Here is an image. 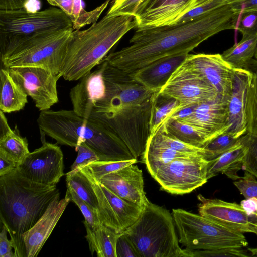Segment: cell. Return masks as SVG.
I'll use <instances>...</instances> for the list:
<instances>
[{"label":"cell","mask_w":257,"mask_h":257,"mask_svg":"<svg viewBox=\"0 0 257 257\" xmlns=\"http://www.w3.org/2000/svg\"><path fill=\"white\" fill-rule=\"evenodd\" d=\"M116 252L117 257H140L134 244L124 232L117 239Z\"/></svg>","instance_id":"bcb514c9"},{"label":"cell","mask_w":257,"mask_h":257,"mask_svg":"<svg viewBox=\"0 0 257 257\" xmlns=\"http://www.w3.org/2000/svg\"><path fill=\"white\" fill-rule=\"evenodd\" d=\"M254 58H255V59L257 60V49H256V52H255Z\"/></svg>","instance_id":"680465c9"},{"label":"cell","mask_w":257,"mask_h":257,"mask_svg":"<svg viewBox=\"0 0 257 257\" xmlns=\"http://www.w3.org/2000/svg\"><path fill=\"white\" fill-rule=\"evenodd\" d=\"M253 74H257V60L252 59L245 69Z\"/></svg>","instance_id":"11a10c76"},{"label":"cell","mask_w":257,"mask_h":257,"mask_svg":"<svg viewBox=\"0 0 257 257\" xmlns=\"http://www.w3.org/2000/svg\"><path fill=\"white\" fill-rule=\"evenodd\" d=\"M96 195L101 224L117 233L123 232L140 217L143 207L118 196L97 180L86 166L81 170Z\"/></svg>","instance_id":"8fae6325"},{"label":"cell","mask_w":257,"mask_h":257,"mask_svg":"<svg viewBox=\"0 0 257 257\" xmlns=\"http://www.w3.org/2000/svg\"><path fill=\"white\" fill-rule=\"evenodd\" d=\"M60 196V194L52 201L35 225L23 234L26 257L38 255L71 201L66 194L61 199Z\"/></svg>","instance_id":"d6986e66"},{"label":"cell","mask_w":257,"mask_h":257,"mask_svg":"<svg viewBox=\"0 0 257 257\" xmlns=\"http://www.w3.org/2000/svg\"><path fill=\"white\" fill-rule=\"evenodd\" d=\"M66 175L67 188L73 190L80 198L98 213L99 205L96 195L89 181L83 172L80 170L77 172Z\"/></svg>","instance_id":"4dcf8cb0"},{"label":"cell","mask_w":257,"mask_h":257,"mask_svg":"<svg viewBox=\"0 0 257 257\" xmlns=\"http://www.w3.org/2000/svg\"><path fill=\"white\" fill-rule=\"evenodd\" d=\"M257 49V36H242L240 41L224 51L223 58L235 69H245L254 58Z\"/></svg>","instance_id":"f546056e"},{"label":"cell","mask_w":257,"mask_h":257,"mask_svg":"<svg viewBox=\"0 0 257 257\" xmlns=\"http://www.w3.org/2000/svg\"><path fill=\"white\" fill-rule=\"evenodd\" d=\"M209 162L200 155L175 159L162 166L153 177L166 192L189 193L207 182Z\"/></svg>","instance_id":"30bf717a"},{"label":"cell","mask_w":257,"mask_h":257,"mask_svg":"<svg viewBox=\"0 0 257 257\" xmlns=\"http://www.w3.org/2000/svg\"><path fill=\"white\" fill-rule=\"evenodd\" d=\"M70 91L73 110L79 116L89 119L97 101L103 98L106 86L101 65L80 79Z\"/></svg>","instance_id":"44dd1931"},{"label":"cell","mask_w":257,"mask_h":257,"mask_svg":"<svg viewBox=\"0 0 257 257\" xmlns=\"http://www.w3.org/2000/svg\"><path fill=\"white\" fill-rule=\"evenodd\" d=\"M159 94L177 100L180 110L215 99L218 96L209 82L184 62L173 72Z\"/></svg>","instance_id":"7c38bea8"},{"label":"cell","mask_w":257,"mask_h":257,"mask_svg":"<svg viewBox=\"0 0 257 257\" xmlns=\"http://www.w3.org/2000/svg\"><path fill=\"white\" fill-rule=\"evenodd\" d=\"M115 194L142 207L148 202L142 171L135 164L107 174L99 180Z\"/></svg>","instance_id":"ffe728a7"},{"label":"cell","mask_w":257,"mask_h":257,"mask_svg":"<svg viewBox=\"0 0 257 257\" xmlns=\"http://www.w3.org/2000/svg\"><path fill=\"white\" fill-rule=\"evenodd\" d=\"M63 154L57 145L44 142L17 163L16 170L26 179L43 185H56L64 175Z\"/></svg>","instance_id":"4fadbf2b"},{"label":"cell","mask_w":257,"mask_h":257,"mask_svg":"<svg viewBox=\"0 0 257 257\" xmlns=\"http://www.w3.org/2000/svg\"><path fill=\"white\" fill-rule=\"evenodd\" d=\"M228 104V101L218 96L196 104L190 115L178 120L201 130L212 141L229 129Z\"/></svg>","instance_id":"ac0fdd59"},{"label":"cell","mask_w":257,"mask_h":257,"mask_svg":"<svg viewBox=\"0 0 257 257\" xmlns=\"http://www.w3.org/2000/svg\"><path fill=\"white\" fill-rule=\"evenodd\" d=\"M60 194L56 185L30 181L16 169L0 176V219L8 231L15 257H26L23 234L35 225Z\"/></svg>","instance_id":"3957f363"},{"label":"cell","mask_w":257,"mask_h":257,"mask_svg":"<svg viewBox=\"0 0 257 257\" xmlns=\"http://www.w3.org/2000/svg\"><path fill=\"white\" fill-rule=\"evenodd\" d=\"M240 205L248 214L257 213V198L252 197L243 200Z\"/></svg>","instance_id":"f5cc1de1"},{"label":"cell","mask_w":257,"mask_h":257,"mask_svg":"<svg viewBox=\"0 0 257 257\" xmlns=\"http://www.w3.org/2000/svg\"><path fill=\"white\" fill-rule=\"evenodd\" d=\"M235 13L227 4L192 20L151 28H137L130 45L103 60L132 74L161 58L187 53L219 32L234 29Z\"/></svg>","instance_id":"6da1fadb"},{"label":"cell","mask_w":257,"mask_h":257,"mask_svg":"<svg viewBox=\"0 0 257 257\" xmlns=\"http://www.w3.org/2000/svg\"><path fill=\"white\" fill-rule=\"evenodd\" d=\"M187 257L193 256H251L249 250L244 247L225 248L211 250H188L186 249Z\"/></svg>","instance_id":"b9f144b4"},{"label":"cell","mask_w":257,"mask_h":257,"mask_svg":"<svg viewBox=\"0 0 257 257\" xmlns=\"http://www.w3.org/2000/svg\"><path fill=\"white\" fill-rule=\"evenodd\" d=\"M106 86L104 97L96 102L88 119L112 130L133 156L143 155L159 91L150 90L106 61L100 63Z\"/></svg>","instance_id":"7a4b0ae2"},{"label":"cell","mask_w":257,"mask_h":257,"mask_svg":"<svg viewBox=\"0 0 257 257\" xmlns=\"http://www.w3.org/2000/svg\"><path fill=\"white\" fill-rule=\"evenodd\" d=\"M255 177L245 172L244 176L233 182L234 185L246 199L257 198V181Z\"/></svg>","instance_id":"ee69618b"},{"label":"cell","mask_w":257,"mask_h":257,"mask_svg":"<svg viewBox=\"0 0 257 257\" xmlns=\"http://www.w3.org/2000/svg\"><path fill=\"white\" fill-rule=\"evenodd\" d=\"M147 1L115 0L106 16L129 15L135 17L141 6Z\"/></svg>","instance_id":"f35d334b"},{"label":"cell","mask_w":257,"mask_h":257,"mask_svg":"<svg viewBox=\"0 0 257 257\" xmlns=\"http://www.w3.org/2000/svg\"><path fill=\"white\" fill-rule=\"evenodd\" d=\"M199 214L213 221L242 233L257 235V213L248 214L235 202L219 199H208L200 194L197 196Z\"/></svg>","instance_id":"2e32d148"},{"label":"cell","mask_w":257,"mask_h":257,"mask_svg":"<svg viewBox=\"0 0 257 257\" xmlns=\"http://www.w3.org/2000/svg\"><path fill=\"white\" fill-rule=\"evenodd\" d=\"M0 154L18 163L30 153L28 141L19 134L17 128L14 130L11 128L2 111H0Z\"/></svg>","instance_id":"484cf974"},{"label":"cell","mask_w":257,"mask_h":257,"mask_svg":"<svg viewBox=\"0 0 257 257\" xmlns=\"http://www.w3.org/2000/svg\"><path fill=\"white\" fill-rule=\"evenodd\" d=\"M248 137V134L246 133L230 149L209 161L207 173L208 180L220 173L225 174L233 181L241 178L238 172L242 168L243 158L247 151Z\"/></svg>","instance_id":"cb8c5ba5"},{"label":"cell","mask_w":257,"mask_h":257,"mask_svg":"<svg viewBox=\"0 0 257 257\" xmlns=\"http://www.w3.org/2000/svg\"><path fill=\"white\" fill-rule=\"evenodd\" d=\"M143 155V162L152 177L162 166L175 159L197 156L177 152L151 140H148Z\"/></svg>","instance_id":"f1b7e54d"},{"label":"cell","mask_w":257,"mask_h":257,"mask_svg":"<svg viewBox=\"0 0 257 257\" xmlns=\"http://www.w3.org/2000/svg\"><path fill=\"white\" fill-rule=\"evenodd\" d=\"M229 4L234 13L249 10H257V0H240Z\"/></svg>","instance_id":"c3c4849f"},{"label":"cell","mask_w":257,"mask_h":257,"mask_svg":"<svg viewBox=\"0 0 257 257\" xmlns=\"http://www.w3.org/2000/svg\"><path fill=\"white\" fill-rule=\"evenodd\" d=\"M77 156L71 166V170L66 174H71L79 171L89 164L100 160L95 152L84 142H81L75 147Z\"/></svg>","instance_id":"74e56055"},{"label":"cell","mask_w":257,"mask_h":257,"mask_svg":"<svg viewBox=\"0 0 257 257\" xmlns=\"http://www.w3.org/2000/svg\"><path fill=\"white\" fill-rule=\"evenodd\" d=\"M17 163L0 154V176L8 174L15 170Z\"/></svg>","instance_id":"f907efd6"},{"label":"cell","mask_w":257,"mask_h":257,"mask_svg":"<svg viewBox=\"0 0 257 257\" xmlns=\"http://www.w3.org/2000/svg\"><path fill=\"white\" fill-rule=\"evenodd\" d=\"M251 75L252 73L246 69H235L228 104L229 129L227 132L247 133L245 104Z\"/></svg>","instance_id":"603a6c76"},{"label":"cell","mask_w":257,"mask_h":257,"mask_svg":"<svg viewBox=\"0 0 257 257\" xmlns=\"http://www.w3.org/2000/svg\"><path fill=\"white\" fill-rule=\"evenodd\" d=\"M52 6L61 9L69 17H71L74 0H47Z\"/></svg>","instance_id":"816d5d0a"},{"label":"cell","mask_w":257,"mask_h":257,"mask_svg":"<svg viewBox=\"0 0 257 257\" xmlns=\"http://www.w3.org/2000/svg\"><path fill=\"white\" fill-rule=\"evenodd\" d=\"M188 54L181 53L161 58L130 74L148 89L160 91Z\"/></svg>","instance_id":"7402d4cb"},{"label":"cell","mask_w":257,"mask_h":257,"mask_svg":"<svg viewBox=\"0 0 257 257\" xmlns=\"http://www.w3.org/2000/svg\"><path fill=\"white\" fill-rule=\"evenodd\" d=\"M73 28L69 17L60 8L30 12L25 8L0 10V39Z\"/></svg>","instance_id":"9c48e42d"},{"label":"cell","mask_w":257,"mask_h":257,"mask_svg":"<svg viewBox=\"0 0 257 257\" xmlns=\"http://www.w3.org/2000/svg\"><path fill=\"white\" fill-rule=\"evenodd\" d=\"M175 229L172 214L148 201L137 220L123 232L140 257H186Z\"/></svg>","instance_id":"52a82bcc"},{"label":"cell","mask_w":257,"mask_h":257,"mask_svg":"<svg viewBox=\"0 0 257 257\" xmlns=\"http://www.w3.org/2000/svg\"><path fill=\"white\" fill-rule=\"evenodd\" d=\"M8 231L3 225L0 233V257H15L12 243L7 237Z\"/></svg>","instance_id":"7dc6e473"},{"label":"cell","mask_w":257,"mask_h":257,"mask_svg":"<svg viewBox=\"0 0 257 257\" xmlns=\"http://www.w3.org/2000/svg\"><path fill=\"white\" fill-rule=\"evenodd\" d=\"M245 116L247 133L257 135V74H255L252 73L247 91Z\"/></svg>","instance_id":"836d02e7"},{"label":"cell","mask_w":257,"mask_h":257,"mask_svg":"<svg viewBox=\"0 0 257 257\" xmlns=\"http://www.w3.org/2000/svg\"><path fill=\"white\" fill-rule=\"evenodd\" d=\"M252 255L257 256V248H248Z\"/></svg>","instance_id":"6f0895ef"},{"label":"cell","mask_w":257,"mask_h":257,"mask_svg":"<svg viewBox=\"0 0 257 257\" xmlns=\"http://www.w3.org/2000/svg\"><path fill=\"white\" fill-rule=\"evenodd\" d=\"M66 194L69 197L70 201L79 207L85 218V221L89 223L92 228L94 229L101 224L98 213L80 198L73 190L67 188Z\"/></svg>","instance_id":"ab89813d"},{"label":"cell","mask_w":257,"mask_h":257,"mask_svg":"<svg viewBox=\"0 0 257 257\" xmlns=\"http://www.w3.org/2000/svg\"><path fill=\"white\" fill-rule=\"evenodd\" d=\"M110 1L106 0L101 5L90 11H86L83 9L78 19L73 23V29L78 30L84 26L96 22Z\"/></svg>","instance_id":"7bdbcfd3"},{"label":"cell","mask_w":257,"mask_h":257,"mask_svg":"<svg viewBox=\"0 0 257 257\" xmlns=\"http://www.w3.org/2000/svg\"><path fill=\"white\" fill-rule=\"evenodd\" d=\"M201 5L200 0H148L135 17L137 28L171 25Z\"/></svg>","instance_id":"e0dca14e"},{"label":"cell","mask_w":257,"mask_h":257,"mask_svg":"<svg viewBox=\"0 0 257 257\" xmlns=\"http://www.w3.org/2000/svg\"><path fill=\"white\" fill-rule=\"evenodd\" d=\"M73 28L0 39L1 62L6 68L36 67L61 72Z\"/></svg>","instance_id":"8992f818"},{"label":"cell","mask_w":257,"mask_h":257,"mask_svg":"<svg viewBox=\"0 0 257 257\" xmlns=\"http://www.w3.org/2000/svg\"><path fill=\"white\" fill-rule=\"evenodd\" d=\"M234 29L242 36H257V10H249L235 13Z\"/></svg>","instance_id":"d590c367"},{"label":"cell","mask_w":257,"mask_h":257,"mask_svg":"<svg viewBox=\"0 0 257 257\" xmlns=\"http://www.w3.org/2000/svg\"><path fill=\"white\" fill-rule=\"evenodd\" d=\"M137 27L129 15L105 16L88 29L73 30L61 71L67 81H76L100 64L110 49L129 31Z\"/></svg>","instance_id":"5b68a950"},{"label":"cell","mask_w":257,"mask_h":257,"mask_svg":"<svg viewBox=\"0 0 257 257\" xmlns=\"http://www.w3.org/2000/svg\"><path fill=\"white\" fill-rule=\"evenodd\" d=\"M172 215L179 242L188 250H211L245 247L243 233L209 219L182 209H173Z\"/></svg>","instance_id":"ba28073f"},{"label":"cell","mask_w":257,"mask_h":257,"mask_svg":"<svg viewBox=\"0 0 257 257\" xmlns=\"http://www.w3.org/2000/svg\"><path fill=\"white\" fill-rule=\"evenodd\" d=\"M37 122L41 132L60 144L75 147L84 142L95 152L100 160L135 159L112 130L100 122L82 117L73 110L42 111Z\"/></svg>","instance_id":"277c9868"},{"label":"cell","mask_w":257,"mask_h":257,"mask_svg":"<svg viewBox=\"0 0 257 257\" xmlns=\"http://www.w3.org/2000/svg\"><path fill=\"white\" fill-rule=\"evenodd\" d=\"M31 0H0V10H14L25 8Z\"/></svg>","instance_id":"681fc988"},{"label":"cell","mask_w":257,"mask_h":257,"mask_svg":"<svg viewBox=\"0 0 257 257\" xmlns=\"http://www.w3.org/2000/svg\"><path fill=\"white\" fill-rule=\"evenodd\" d=\"M159 130L198 147L204 148L211 141L209 136L201 130L178 119L168 121Z\"/></svg>","instance_id":"83f0119b"},{"label":"cell","mask_w":257,"mask_h":257,"mask_svg":"<svg viewBox=\"0 0 257 257\" xmlns=\"http://www.w3.org/2000/svg\"><path fill=\"white\" fill-rule=\"evenodd\" d=\"M137 159L123 161H101L92 162L88 167L94 177L98 180L104 175L117 171L137 162Z\"/></svg>","instance_id":"8d00e7d4"},{"label":"cell","mask_w":257,"mask_h":257,"mask_svg":"<svg viewBox=\"0 0 257 257\" xmlns=\"http://www.w3.org/2000/svg\"><path fill=\"white\" fill-rule=\"evenodd\" d=\"M148 140L167 147L177 152L194 155L203 156L207 160L209 157L208 151L204 148L198 147L181 141L161 130H159Z\"/></svg>","instance_id":"d6a6232c"},{"label":"cell","mask_w":257,"mask_h":257,"mask_svg":"<svg viewBox=\"0 0 257 257\" xmlns=\"http://www.w3.org/2000/svg\"><path fill=\"white\" fill-rule=\"evenodd\" d=\"M246 133L226 132L217 136L204 147L209 154L208 160L214 159L230 149Z\"/></svg>","instance_id":"e575fe53"},{"label":"cell","mask_w":257,"mask_h":257,"mask_svg":"<svg viewBox=\"0 0 257 257\" xmlns=\"http://www.w3.org/2000/svg\"><path fill=\"white\" fill-rule=\"evenodd\" d=\"M8 68L11 76L33 99L39 110H49L58 102L57 83L62 77L61 73L36 67Z\"/></svg>","instance_id":"5bb4252c"},{"label":"cell","mask_w":257,"mask_h":257,"mask_svg":"<svg viewBox=\"0 0 257 257\" xmlns=\"http://www.w3.org/2000/svg\"><path fill=\"white\" fill-rule=\"evenodd\" d=\"M0 110L11 113L23 109L28 103V95L11 76L8 68L0 71Z\"/></svg>","instance_id":"4316f807"},{"label":"cell","mask_w":257,"mask_h":257,"mask_svg":"<svg viewBox=\"0 0 257 257\" xmlns=\"http://www.w3.org/2000/svg\"><path fill=\"white\" fill-rule=\"evenodd\" d=\"M209 1L210 0H201V1L202 4L206 3V2H207ZM223 1H225V2H226L228 4H230V3H233V2L239 1L240 0H223Z\"/></svg>","instance_id":"9f6ffc18"},{"label":"cell","mask_w":257,"mask_h":257,"mask_svg":"<svg viewBox=\"0 0 257 257\" xmlns=\"http://www.w3.org/2000/svg\"><path fill=\"white\" fill-rule=\"evenodd\" d=\"M180 110L179 103L177 100L159 94L153 114L149 138L157 132L171 116Z\"/></svg>","instance_id":"1f68e13d"},{"label":"cell","mask_w":257,"mask_h":257,"mask_svg":"<svg viewBox=\"0 0 257 257\" xmlns=\"http://www.w3.org/2000/svg\"><path fill=\"white\" fill-rule=\"evenodd\" d=\"M83 9L82 0H74L72 15L70 18L72 23L78 19Z\"/></svg>","instance_id":"db71d44e"},{"label":"cell","mask_w":257,"mask_h":257,"mask_svg":"<svg viewBox=\"0 0 257 257\" xmlns=\"http://www.w3.org/2000/svg\"><path fill=\"white\" fill-rule=\"evenodd\" d=\"M86 231L85 238L92 254L98 257H117L116 246L121 233H117L101 224L93 229L86 221L83 222Z\"/></svg>","instance_id":"d4e9b609"},{"label":"cell","mask_w":257,"mask_h":257,"mask_svg":"<svg viewBox=\"0 0 257 257\" xmlns=\"http://www.w3.org/2000/svg\"><path fill=\"white\" fill-rule=\"evenodd\" d=\"M184 63L200 74L216 90L218 96L229 102L235 69L220 54H188Z\"/></svg>","instance_id":"9a60e30c"},{"label":"cell","mask_w":257,"mask_h":257,"mask_svg":"<svg viewBox=\"0 0 257 257\" xmlns=\"http://www.w3.org/2000/svg\"><path fill=\"white\" fill-rule=\"evenodd\" d=\"M223 0H210L205 4L197 6L184 15L177 23H181L192 20L206 12L227 4ZM176 23V24H177Z\"/></svg>","instance_id":"f6af8a7d"},{"label":"cell","mask_w":257,"mask_h":257,"mask_svg":"<svg viewBox=\"0 0 257 257\" xmlns=\"http://www.w3.org/2000/svg\"><path fill=\"white\" fill-rule=\"evenodd\" d=\"M248 134L247 151L243 158L242 169L257 178V135Z\"/></svg>","instance_id":"60d3db41"}]
</instances>
